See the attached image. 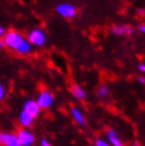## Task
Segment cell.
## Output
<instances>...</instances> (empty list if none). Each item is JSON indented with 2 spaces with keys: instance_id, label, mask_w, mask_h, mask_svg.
I'll return each instance as SVG.
<instances>
[{
  "instance_id": "cell-4",
  "label": "cell",
  "mask_w": 145,
  "mask_h": 146,
  "mask_svg": "<svg viewBox=\"0 0 145 146\" xmlns=\"http://www.w3.org/2000/svg\"><path fill=\"white\" fill-rule=\"evenodd\" d=\"M29 41L35 46H43L46 42V35L41 30L35 29L29 34Z\"/></svg>"
},
{
  "instance_id": "cell-18",
  "label": "cell",
  "mask_w": 145,
  "mask_h": 146,
  "mask_svg": "<svg viewBox=\"0 0 145 146\" xmlns=\"http://www.w3.org/2000/svg\"><path fill=\"white\" fill-rule=\"evenodd\" d=\"M137 80H138V82L140 83V84H145V77L138 76V77H137Z\"/></svg>"
},
{
  "instance_id": "cell-1",
  "label": "cell",
  "mask_w": 145,
  "mask_h": 146,
  "mask_svg": "<svg viewBox=\"0 0 145 146\" xmlns=\"http://www.w3.org/2000/svg\"><path fill=\"white\" fill-rule=\"evenodd\" d=\"M23 40L25 39L22 38L21 35L18 34L17 32H14V31L9 32L4 36V42H5V44H7V47L12 48V49H15V50L20 46V44Z\"/></svg>"
},
{
  "instance_id": "cell-14",
  "label": "cell",
  "mask_w": 145,
  "mask_h": 146,
  "mask_svg": "<svg viewBox=\"0 0 145 146\" xmlns=\"http://www.w3.org/2000/svg\"><path fill=\"white\" fill-rule=\"evenodd\" d=\"M108 94H109V90H108V87L106 85L100 86L98 89L96 90V95H98V98H101V99H105L106 96H108Z\"/></svg>"
},
{
  "instance_id": "cell-13",
  "label": "cell",
  "mask_w": 145,
  "mask_h": 146,
  "mask_svg": "<svg viewBox=\"0 0 145 146\" xmlns=\"http://www.w3.org/2000/svg\"><path fill=\"white\" fill-rule=\"evenodd\" d=\"M16 50H17V52L21 53V54H25V53H28V52L31 50V44H30L29 41L23 40L21 44H20V46H19Z\"/></svg>"
},
{
  "instance_id": "cell-8",
  "label": "cell",
  "mask_w": 145,
  "mask_h": 146,
  "mask_svg": "<svg viewBox=\"0 0 145 146\" xmlns=\"http://www.w3.org/2000/svg\"><path fill=\"white\" fill-rule=\"evenodd\" d=\"M23 111H25L27 113H29L30 115H32L33 117H35L39 113L40 108L39 106L37 105V103L35 101H28L25 102V108H23Z\"/></svg>"
},
{
  "instance_id": "cell-2",
  "label": "cell",
  "mask_w": 145,
  "mask_h": 146,
  "mask_svg": "<svg viewBox=\"0 0 145 146\" xmlns=\"http://www.w3.org/2000/svg\"><path fill=\"white\" fill-rule=\"evenodd\" d=\"M56 12L66 18H73L76 15V9L70 3H62L57 5Z\"/></svg>"
},
{
  "instance_id": "cell-11",
  "label": "cell",
  "mask_w": 145,
  "mask_h": 146,
  "mask_svg": "<svg viewBox=\"0 0 145 146\" xmlns=\"http://www.w3.org/2000/svg\"><path fill=\"white\" fill-rule=\"evenodd\" d=\"M71 93L77 100H84L86 98V92H85V90L80 86H78V85H72L71 86Z\"/></svg>"
},
{
  "instance_id": "cell-9",
  "label": "cell",
  "mask_w": 145,
  "mask_h": 146,
  "mask_svg": "<svg viewBox=\"0 0 145 146\" xmlns=\"http://www.w3.org/2000/svg\"><path fill=\"white\" fill-rule=\"evenodd\" d=\"M70 111H71V115H72L73 120L75 121L77 124L82 125V126H85V125H86V119H85V117L83 115V113L80 112L76 107H72Z\"/></svg>"
},
{
  "instance_id": "cell-16",
  "label": "cell",
  "mask_w": 145,
  "mask_h": 146,
  "mask_svg": "<svg viewBox=\"0 0 145 146\" xmlns=\"http://www.w3.org/2000/svg\"><path fill=\"white\" fill-rule=\"evenodd\" d=\"M40 145H41V146H51V144L48 142L46 139H43V140H41V143H40Z\"/></svg>"
},
{
  "instance_id": "cell-23",
  "label": "cell",
  "mask_w": 145,
  "mask_h": 146,
  "mask_svg": "<svg viewBox=\"0 0 145 146\" xmlns=\"http://www.w3.org/2000/svg\"><path fill=\"white\" fill-rule=\"evenodd\" d=\"M3 34H4V29L2 27H0V36H2Z\"/></svg>"
},
{
  "instance_id": "cell-17",
  "label": "cell",
  "mask_w": 145,
  "mask_h": 146,
  "mask_svg": "<svg viewBox=\"0 0 145 146\" xmlns=\"http://www.w3.org/2000/svg\"><path fill=\"white\" fill-rule=\"evenodd\" d=\"M4 96V89H3V86L0 84V100L2 99Z\"/></svg>"
},
{
  "instance_id": "cell-3",
  "label": "cell",
  "mask_w": 145,
  "mask_h": 146,
  "mask_svg": "<svg viewBox=\"0 0 145 146\" xmlns=\"http://www.w3.org/2000/svg\"><path fill=\"white\" fill-rule=\"evenodd\" d=\"M53 102H54V98L49 91L40 92V94L38 95L36 101L39 108H49L53 104Z\"/></svg>"
},
{
  "instance_id": "cell-19",
  "label": "cell",
  "mask_w": 145,
  "mask_h": 146,
  "mask_svg": "<svg viewBox=\"0 0 145 146\" xmlns=\"http://www.w3.org/2000/svg\"><path fill=\"white\" fill-rule=\"evenodd\" d=\"M138 69L140 70V71H142V72L145 73V64H141V65H139Z\"/></svg>"
},
{
  "instance_id": "cell-10",
  "label": "cell",
  "mask_w": 145,
  "mask_h": 146,
  "mask_svg": "<svg viewBox=\"0 0 145 146\" xmlns=\"http://www.w3.org/2000/svg\"><path fill=\"white\" fill-rule=\"evenodd\" d=\"M4 146H21L17 137L11 133H3V144Z\"/></svg>"
},
{
  "instance_id": "cell-22",
  "label": "cell",
  "mask_w": 145,
  "mask_h": 146,
  "mask_svg": "<svg viewBox=\"0 0 145 146\" xmlns=\"http://www.w3.org/2000/svg\"><path fill=\"white\" fill-rule=\"evenodd\" d=\"M0 144L1 145L3 144V133L2 132H0Z\"/></svg>"
},
{
  "instance_id": "cell-7",
  "label": "cell",
  "mask_w": 145,
  "mask_h": 146,
  "mask_svg": "<svg viewBox=\"0 0 145 146\" xmlns=\"http://www.w3.org/2000/svg\"><path fill=\"white\" fill-rule=\"evenodd\" d=\"M107 139H108V143L110 146H124L122 140L120 139V137L118 135L116 131L112 128L108 129L107 131Z\"/></svg>"
},
{
  "instance_id": "cell-6",
  "label": "cell",
  "mask_w": 145,
  "mask_h": 146,
  "mask_svg": "<svg viewBox=\"0 0 145 146\" xmlns=\"http://www.w3.org/2000/svg\"><path fill=\"white\" fill-rule=\"evenodd\" d=\"M17 139L21 146H30L34 141V135L28 130H20L18 132Z\"/></svg>"
},
{
  "instance_id": "cell-20",
  "label": "cell",
  "mask_w": 145,
  "mask_h": 146,
  "mask_svg": "<svg viewBox=\"0 0 145 146\" xmlns=\"http://www.w3.org/2000/svg\"><path fill=\"white\" fill-rule=\"evenodd\" d=\"M7 47V44L4 42V39H0V49H3Z\"/></svg>"
},
{
  "instance_id": "cell-21",
  "label": "cell",
  "mask_w": 145,
  "mask_h": 146,
  "mask_svg": "<svg viewBox=\"0 0 145 146\" xmlns=\"http://www.w3.org/2000/svg\"><path fill=\"white\" fill-rule=\"evenodd\" d=\"M139 30L141 31L142 33H144V34H145V25H142V26L139 27Z\"/></svg>"
},
{
  "instance_id": "cell-15",
  "label": "cell",
  "mask_w": 145,
  "mask_h": 146,
  "mask_svg": "<svg viewBox=\"0 0 145 146\" xmlns=\"http://www.w3.org/2000/svg\"><path fill=\"white\" fill-rule=\"evenodd\" d=\"M94 146H110L107 141H105L104 139H96L95 140V143H94Z\"/></svg>"
},
{
  "instance_id": "cell-12",
  "label": "cell",
  "mask_w": 145,
  "mask_h": 146,
  "mask_svg": "<svg viewBox=\"0 0 145 146\" xmlns=\"http://www.w3.org/2000/svg\"><path fill=\"white\" fill-rule=\"evenodd\" d=\"M33 120H34V117H33L32 115H30L29 113H27L25 111H22V112L20 113L19 121H20L21 125H23L25 127H29L30 125L32 124Z\"/></svg>"
},
{
  "instance_id": "cell-5",
  "label": "cell",
  "mask_w": 145,
  "mask_h": 146,
  "mask_svg": "<svg viewBox=\"0 0 145 146\" xmlns=\"http://www.w3.org/2000/svg\"><path fill=\"white\" fill-rule=\"evenodd\" d=\"M110 32L118 36H123V35L129 36L134 33V29L128 25H116L110 29Z\"/></svg>"
}]
</instances>
